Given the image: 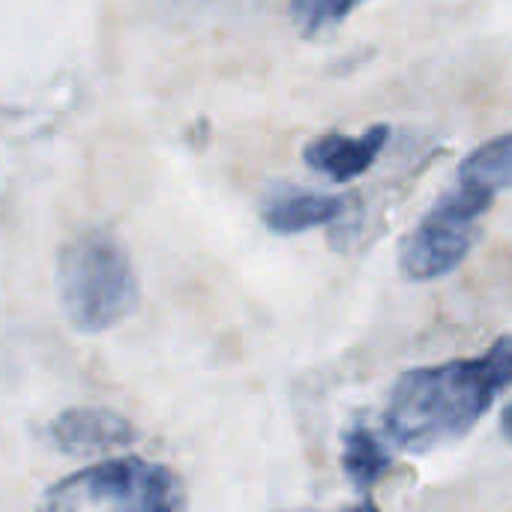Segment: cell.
I'll list each match as a JSON object with an SVG mask.
<instances>
[{"label": "cell", "mask_w": 512, "mask_h": 512, "mask_svg": "<svg viewBox=\"0 0 512 512\" xmlns=\"http://www.w3.org/2000/svg\"><path fill=\"white\" fill-rule=\"evenodd\" d=\"M36 512H186V489L168 465L105 459L57 480Z\"/></svg>", "instance_id": "cell-3"}, {"label": "cell", "mask_w": 512, "mask_h": 512, "mask_svg": "<svg viewBox=\"0 0 512 512\" xmlns=\"http://www.w3.org/2000/svg\"><path fill=\"white\" fill-rule=\"evenodd\" d=\"M57 294L66 321L81 333L117 327L138 303V279L126 246L108 231H90L63 246Z\"/></svg>", "instance_id": "cell-2"}, {"label": "cell", "mask_w": 512, "mask_h": 512, "mask_svg": "<svg viewBox=\"0 0 512 512\" xmlns=\"http://www.w3.org/2000/svg\"><path fill=\"white\" fill-rule=\"evenodd\" d=\"M459 180L480 186L492 195L498 189H512V132L498 135V138L486 141L483 147H477L462 162Z\"/></svg>", "instance_id": "cell-9"}, {"label": "cell", "mask_w": 512, "mask_h": 512, "mask_svg": "<svg viewBox=\"0 0 512 512\" xmlns=\"http://www.w3.org/2000/svg\"><path fill=\"white\" fill-rule=\"evenodd\" d=\"M512 387V333L477 357L408 369L390 390L381 429L408 453L462 441Z\"/></svg>", "instance_id": "cell-1"}, {"label": "cell", "mask_w": 512, "mask_h": 512, "mask_svg": "<svg viewBox=\"0 0 512 512\" xmlns=\"http://www.w3.org/2000/svg\"><path fill=\"white\" fill-rule=\"evenodd\" d=\"M390 447H393V441L387 438V432L369 426L366 420H357L345 432V438H342V471L357 492H372L384 480V474L393 468Z\"/></svg>", "instance_id": "cell-8"}, {"label": "cell", "mask_w": 512, "mask_h": 512, "mask_svg": "<svg viewBox=\"0 0 512 512\" xmlns=\"http://www.w3.org/2000/svg\"><path fill=\"white\" fill-rule=\"evenodd\" d=\"M351 207H354V198L348 195H321V192L291 186V189H279L267 195L261 207V219L276 234H303L309 228L333 225L345 219Z\"/></svg>", "instance_id": "cell-7"}, {"label": "cell", "mask_w": 512, "mask_h": 512, "mask_svg": "<svg viewBox=\"0 0 512 512\" xmlns=\"http://www.w3.org/2000/svg\"><path fill=\"white\" fill-rule=\"evenodd\" d=\"M345 512H381L375 504H357V507H351V510Z\"/></svg>", "instance_id": "cell-12"}, {"label": "cell", "mask_w": 512, "mask_h": 512, "mask_svg": "<svg viewBox=\"0 0 512 512\" xmlns=\"http://www.w3.org/2000/svg\"><path fill=\"white\" fill-rule=\"evenodd\" d=\"M366 0H291V18L303 36H318L339 27Z\"/></svg>", "instance_id": "cell-10"}, {"label": "cell", "mask_w": 512, "mask_h": 512, "mask_svg": "<svg viewBox=\"0 0 512 512\" xmlns=\"http://www.w3.org/2000/svg\"><path fill=\"white\" fill-rule=\"evenodd\" d=\"M492 192L462 183L441 195L399 246V270L414 282L441 279L456 270L480 237V219L492 207Z\"/></svg>", "instance_id": "cell-4"}, {"label": "cell", "mask_w": 512, "mask_h": 512, "mask_svg": "<svg viewBox=\"0 0 512 512\" xmlns=\"http://www.w3.org/2000/svg\"><path fill=\"white\" fill-rule=\"evenodd\" d=\"M135 435L132 420L111 408H69L51 423V441L66 456H108L132 447Z\"/></svg>", "instance_id": "cell-5"}, {"label": "cell", "mask_w": 512, "mask_h": 512, "mask_svg": "<svg viewBox=\"0 0 512 512\" xmlns=\"http://www.w3.org/2000/svg\"><path fill=\"white\" fill-rule=\"evenodd\" d=\"M387 138H390V126H384V123L369 126L363 135H342V132L321 135L303 150V159L312 171H318L336 183H348L375 165Z\"/></svg>", "instance_id": "cell-6"}, {"label": "cell", "mask_w": 512, "mask_h": 512, "mask_svg": "<svg viewBox=\"0 0 512 512\" xmlns=\"http://www.w3.org/2000/svg\"><path fill=\"white\" fill-rule=\"evenodd\" d=\"M501 432L507 435V441H512V405H507V411L501 417Z\"/></svg>", "instance_id": "cell-11"}]
</instances>
